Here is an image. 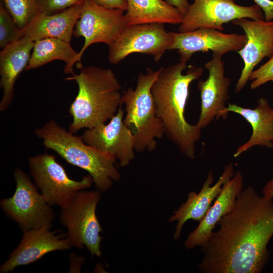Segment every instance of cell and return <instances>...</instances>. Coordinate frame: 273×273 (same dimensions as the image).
<instances>
[{
    "mask_svg": "<svg viewBox=\"0 0 273 273\" xmlns=\"http://www.w3.org/2000/svg\"><path fill=\"white\" fill-rule=\"evenodd\" d=\"M201 247L198 265L203 273H259L269 260L273 236V201L249 186L238 196L232 210L217 223Z\"/></svg>",
    "mask_w": 273,
    "mask_h": 273,
    "instance_id": "cell-1",
    "label": "cell"
},
{
    "mask_svg": "<svg viewBox=\"0 0 273 273\" xmlns=\"http://www.w3.org/2000/svg\"><path fill=\"white\" fill-rule=\"evenodd\" d=\"M181 61L163 69L151 87L157 116L161 120L164 134L187 158H196V144L202 129L196 124L189 123L185 110L189 87L194 80H199L204 70L201 67Z\"/></svg>",
    "mask_w": 273,
    "mask_h": 273,
    "instance_id": "cell-2",
    "label": "cell"
},
{
    "mask_svg": "<svg viewBox=\"0 0 273 273\" xmlns=\"http://www.w3.org/2000/svg\"><path fill=\"white\" fill-rule=\"evenodd\" d=\"M65 79L74 80L78 88L69 107L73 120L69 131L72 133L105 123L122 105V86L111 69L82 67L78 74H74Z\"/></svg>",
    "mask_w": 273,
    "mask_h": 273,
    "instance_id": "cell-3",
    "label": "cell"
},
{
    "mask_svg": "<svg viewBox=\"0 0 273 273\" xmlns=\"http://www.w3.org/2000/svg\"><path fill=\"white\" fill-rule=\"evenodd\" d=\"M35 134L42 140L46 148L55 151L70 164L87 171L100 192L108 191L113 181L120 180L121 175L115 157L86 144L81 136L66 131L55 120L36 129Z\"/></svg>",
    "mask_w": 273,
    "mask_h": 273,
    "instance_id": "cell-4",
    "label": "cell"
},
{
    "mask_svg": "<svg viewBox=\"0 0 273 273\" xmlns=\"http://www.w3.org/2000/svg\"><path fill=\"white\" fill-rule=\"evenodd\" d=\"M163 67L157 70L148 67L145 73H140L134 88L125 90L122 95L124 105L123 121L135 138V151H152L161 139L164 130L161 120L157 116L151 94V87Z\"/></svg>",
    "mask_w": 273,
    "mask_h": 273,
    "instance_id": "cell-5",
    "label": "cell"
},
{
    "mask_svg": "<svg viewBox=\"0 0 273 273\" xmlns=\"http://www.w3.org/2000/svg\"><path fill=\"white\" fill-rule=\"evenodd\" d=\"M100 191L77 192L61 207L60 220L67 230V237L72 247L85 246L92 256L101 255L100 233L103 230L98 219L96 208L101 198Z\"/></svg>",
    "mask_w": 273,
    "mask_h": 273,
    "instance_id": "cell-6",
    "label": "cell"
},
{
    "mask_svg": "<svg viewBox=\"0 0 273 273\" xmlns=\"http://www.w3.org/2000/svg\"><path fill=\"white\" fill-rule=\"evenodd\" d=\"M14 177L16 184L14 195L0 202L3 211L23 231L52 225L55 212L36 186L19 168L15 170Z\"/></svg>",
    "mask_w": 273,
    "mask_h": 273,
    "instance_id": "cell-7",
    "label": "cell"
},
{
    "mask_svg": "<svg viewBox=\"0 0 273 273\" xmlns=\"http://www.w3.org/2000/svg\"><path fill=\"white\" fill-rule=\"evenodd\" d=\"M28 163L35 185L51 206L62 207L77 192L90 187L93 183L89 174L79 181L71 179L53 155H37L29 158Z\"/></svg>",
    "mask_w": 273,
    "mask_h": 273,
    "instance_id": "cell-8",
    "label": "cell"
},
{
    "mask_svg": "<svg viewBox=\"0 0 273 273\" xmlns=\"http://www.w3.org/2000/svg\"><path fill=\"white\" fill-rule=\"evenodd\" d=\"M127 26L124 11L106 8L94 0H84L80 16L75 26L73 35L83 37L84 44L78 53L75 64L80 69L81 57L92 44L104 43L108 47L119 37Z\"/></svg>",
    "mask_w": 273,
    "mask_h": 273,
    "instance_id": "cell-9",
    "label": "cell"
},
{
    "mask_svg": "<svg viewBox=\"0 0 273 273\" xmlns=\"http://www.w3.org/2000/svg\"><path fill=\"white\" fill-rule=\"evenodd\" d=\"M264 20L261 9L236 4L235 0H194L183 16L178 31L185 32L201 28L222 31L223 24L241 18Z\"/></svg>",
    "mask_w": 273,
    "mask_h": 273,
    "instance_id": "cell-10",
    "label": "cell"
},
{
    "mask_svg": "<svg viewBox=\"0 0 273 273\" xmlns=\"http://www.w3.org/2000/svg\"><path fill=\"white\" fill-rule=\"evenodd\" d=\"M161 23H148L127 26L118 38L109 47L108 60L117 64L132 53L153 56L159 61L173 41L170 32Z\"/></svg>",
    "mask_w": 273,
    "mask_h": 273,
    "instance_id": "cell-11",
    "label": "cell"
},
{
    "mask_svg": "<svg viewBox=\"0 0 273 273\" xmlns=\"http://www.w3.org/2000/svg\"><path fill=\"white\" fill-rule=\"evenodd\" d=\"M122 105L108 123L86 129L81 136L85 143L113 156L120 166L125 167L134 157L135 138L124 123Z\"/></svg>",
    "mask_w": 273,
    "mask_h": 273,
    "instance_id": "cell-12",
    "label": "cell"
},
{
    "mask_svg": "<svg viewBox=\"0 0 273 273\" xmlns=\"http://www.w3.org/2000/svg\"><path fill=\"white\" fill-rule=\"evenodd\" d=\"M173 41L169 51L176 50L180 61L187 63L196 52L211 51L223 56L241 50L247 38L245 34L224 33L218 30L201 28L185 32H170Z\"/></svg>",
    "mask_w": 273,
    "mask_h": 273,
    "instance_id": "cell-13",
    "label": "cell"
},
{
    "mask_svg": "<svg viewBox=\"0 0 273 273\" xmlns=\"http://www.w3.org/2000/svg\"><path fill=\"white\" fill-rule=\"evenodd\" d=\"M222 56L212 53V58L204 65L208 72L205 80H199L198 88L200 93V113L196 124L202 129L207 127L215 118L222 117L226 103L230 98L229 89L231 79L224 75Z\"/></svg>",
    "mask_w": 273,
    "mask_h": 273,
    "instance_id": "cell-14",
    "label": "cell"
},
{
    "mask_svg": "<svg viewBox=\"0 0 273 273\" xmlns=\"http://www.w3.org/2000/svg\"><path fill=\"white\" fill-rule=\"evenodd\" d=\"M51 226L23 231L20 243L1 266V272L12 271L16 267L36 261L48 253L71 247L67 235L60 234L59 231H51Z\"/></svg>",
    "mask_w": 273,
    "mask_h": 273,
    "instance_id": "cell-15",
    "label": "cell"
},
{
    "mask_svg": "<svg viewBox=\"0 0 273 273\" xmlns=\"http://www.w3.org/2000/svg\"><path fill=\"white\" fill-rule=\"evenodd\" d=\"M232 22L243 29L247 38L244 46L237 52L244 65L235 86V92L238 93L246 85L254 67L264 58L273 55V22L244 18Z\"/></svg>",
    "mask_w": 273,
    "mask_h": 273,
    "instance_id": "cell-16",
    "label": "cell"
},
{
    "mask_svg": "<svg viewBox=\"0 0 273 273\" xmlns=\"http://www.w3.org/2000/svg\"><path fill=\"white\" fill-rule=\"evenodd\" d=\"M234 173V165L230 163L225 166L218 180L212 185L214 175L211 169L199 192L192 191L188 194L187 200L173 211L168 219L170 223L177 221L173 235L174 240L180 238L183 227L188 220L192 219L199 222L202 219L212 202L220 192L224 183L231 179Z\"/></svg>",
    "mask_w": 273,
    "mask_h": 273,
    "instance_id": "cell-17",
    "label": "cell"
},
{
    "mask_svg": "<svg viewBox=\"0 0 273 273\" xmlns=\"http://www.w3.org/2000/svg\"><path fill=\"white\" fill-rule=\"evenodd\" d=\"M243 176L237 171L234 176L223 185L221 190L197 227L188 235L184 242L187 249L202 247L209 240L220 219L233 208L236 199L242 191Z\"/></svg>",
    "mask_w": 273,
    "mask_h": 273,
    "instance_id": "cell-18",
    "label": "cell"
},
{
    "mask_svg": "<svg viewBox=\"0 0 273 273\" xmlns=\"http://www.w3.org/2000/svg\"><path fill=\"white\" fill-rule=\"evenodd\" d=\"M229 112L241 115L249 123L252 129L248 141L236 150L233 155L235 158L254 146L273 148V108L269 106L266 99L259 98L254 109L244 108L236 103H229L221 117L226 119Z\"/></svg>",
    "mask_w": 273,
    "mask_h": 273,
    "instance_id": "cell-19",
    "label": "cell"
},
{
    "mask_svg": "<svg viewBox=\"0 0 273 273\" xmlns=\"http://www.w3.org/2000/svg\"><path fill=\"white\" fill-rule=\"evenodd\" d=\"M83 3L51 15L40 12L24 28L19 29L20 38L27 37L35 42L53 38L70 42Z\"/></svg>",
    "mask_w": 273,
    "mask_h": 273,
    "instance_id": "cell-20",
    "label": "cell"
},
{
    "mask_svg": "<svg viewBox=\"0 0 273 273\" xmlns=\"http://www.w3.org/2000/svg\"><path fill=\"white\" fill-rule=\"evenodd\" d=\"M34 44L30 38L22 37L6 46L0 52V85L3 90L1 111L6 110L12 101L16 80L27 67Z\"/></svg>",
    "mask_w": 273,
    "mask_h": 273,
    "instance_id": "cell-21",
    "label": "cell"
},
{
    "mask_svg": "<svg viewBox=\"0 0 273 273\" xmlns=\"http://www.w3.org/2000/svg\"><path fill=\"white\" fill-rule=\"evenodd\" d=\"M125 17L127 26L161 23L180 24L183 15L163 0H126Z\"/></svg>",
    "mask_w": 273,
    "mask_h": 273,
    "instance_id": "cell-22",
    "label": "cell"
},
{
    "mask_svg": "<svg viewBox=\"0 0 273 273\" xmlns=\"http://www.w3.org/2000/svg\"><path fill=\"white\" fill-rule=\"evenodd\" d=\"M78 55L70 42L53 38H44L34 42L26 70L41 67L54 60H61L66 65L64 72L74 74L73 67Z\"/></svg>",
    "mask_w": 273,
    "mask_h": 273,
    "instance_id": "cell-23",
    "label": "cell"
},
{
    "mask_svg": "<svg viewBox=\"0 0 273 273\" xmlns=\"http://www.w3.org/2000/svg\"><path fill=\"white\" fill-rule=\"evenodd\" d=\"M19 29L28 25L39 13L38 0H2Z\"/></svg>",
    "mask_w": 273,
    "mask_h": 273,
    "instance_id": "cell-24",
    "label": "cell"
},
{
    "mask_svg": "<svg viewBox=\"0 0 273 273\" xmlns=\"http://www.w3.org/2000/svg\"><path fill=\"white\" fill-rule=\"evenodd\" d=\"M19 29L13 18L2 2L0 4V47L3 49L8 44L20 39Z\"/></svg>",
    "mask_w": 273,
    "mask_h": 273,
    "instance_id": "cell-25",
    "label": "cell"
},
{
    "mask_svg": "<svg viewBox=\"0 0 273 273\" xmlns=\"http://www.w3.org/2000/svg\"><path fill=\"white\" fill-rule=\"evenodd\" d=\"M249 80H252L250 87L255 89L268 81H273V55L259 68L251 73Z\"/></svg>",
    "mask_w": 273,
    "mask_h": 273,
    "instance_id": "cell-26",
    "label": "cell"
},
{
    "mask_svg": "<svg viewBox=\"0 0 273 273\" xmlns=\"http://www.w3.org/2000/svg\"><path fill=\"white\" fill-rule=\"evenodd\" d=\"M84 0H38L40 12L54 14L83 3Z\"/></svg>",
    "mask_w": 273,
    "mask_h": 273,
    "instance_id": "cell-27",
    "label": "cell"
},
{
    "mask_svg": "<svg viewBox=\"0 0 273 273\" xmlns=\"http://www.w3.org/2000/svg\"><path fill=\"white\" fill-rule=\"evenodd\" d=\"M255 4L263 11L265 21L269 22L273 19V1L254 0Z\"/></svg>",
    "mask_w": 273,
    "mask_h": 273,
    "instance_id": "cell-28",
    "label": "cell"
},
{
    "mask_svg": "<svg viewBox=\"0 0 273 273\" xmlns=\"http://www.w3.org/2000/svg\"><path fill=\"white\" fill-rule=\"evenodd\" d=\"M99 5L108 8L120 9L126 11L127 9L126 0H94Z\"/></svg>",
    "mask_w": 273,
    "mask_h": 273,
    "instance_id": "cell-29",
    "label": "cell"
},
{
    "mask_svg": "<svg viewBox=\"0 0 273 273\" xmlns=\"http://www.w3.org/2000/svg\"><path fill=\"white\" fill-rule=\"evenodd\" d=\"M166 1L176 8L183 16L187 12L190 5L188 0H166Z\"/></svg>",
    "mask_w": 273,
    "mask_h": 273,
    "instance_id": "cell-30",
    "label": "cell"
},
{
    "mask_svg": "<svg viewBox=\"0 0 273 273\" xmlns=\"http://www.w3.org/2000/svg\"><path fill=\"white\" fill-rule=\"evenodd\" d=\"M262 193V196L266 198H273V177L265 185Z\"/></svg>",
    "mask_w": 273,
    "mask_h": 273,
    "instance_id": "cell-31",
    "label": "cell"
},
{
    "mask_svg": "<svg viewBox=\"0 0 273 273\" xmlns=\"http://www.w3.org/2000/svg\"><path fill=\"white\" fill-rule=\"evenodd\" d=\"M272 106H273V103H272Z\"/></svg>",
    "mask_w": 273,
    "mask_h": 273,
    "instance_id": "cell-32",
    "label": "cell"
}]
</instances>
